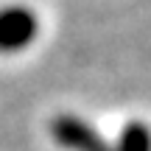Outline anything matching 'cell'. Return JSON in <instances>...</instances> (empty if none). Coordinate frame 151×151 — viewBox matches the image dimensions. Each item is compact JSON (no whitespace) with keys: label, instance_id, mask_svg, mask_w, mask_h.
<instances>
[{"label":"cell","instance_id":"obj_1","mask_svg":"<svg viewBox=\"0 0 151 151\" xmlns=\"http://www.w3.org/2000/svg\"><path fill=\"white\" fill-rule=\"evenodd\" d=\"M39 20L25 6L0 9V53H17L37 39Z\"/></svg>","mask_w":151,"mask_h":151},{"label":"cell","instance_id":"obj_2","mask_svg":"<svg viewBox=\"0 0 151 151\" xmlns=\"http://www.w3.org/2000/svg\"><path fill=\"white\" fill-rule=\"evenodd\" d=\"M50 137L56 146L67 151H112L101 134L92 129L87 120L76 115H59L50 120Z\"/></svg>","mask_w":151,"mask_h":151},{"label":"cell","instance_id":"obj_3","mask_svg":"<svg viewBox=\"0 0 151 151\" xmlns=\"http://www.w3.org/2000/svg\"><path fill=\"white\" fill-rule=\"evenodd\" d=\"M118 151H151V129L143 120H132L123 126L118 140Z\"/></svg>","mask_w":151,"mask_h":151}]
</instances>
